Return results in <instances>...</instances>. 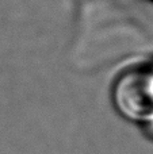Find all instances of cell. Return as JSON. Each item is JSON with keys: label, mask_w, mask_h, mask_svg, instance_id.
Here are the masks:
<instances>
[{"label": "cell", "mask_w": 153, "mask_h": 154, "mask_svg": "<svg viewBox=\"0 0 153 154\" xmlns=\"http://www.w3.org/2000/svg\"><path fill=\"white\" fill-rule=\"evenodd\" d=\"M113 100L126 119L138 123L153 120V68L140 66L123 73L114 85Z\"/></svg>", "instance_id": "cell-1"}]
</instances>
